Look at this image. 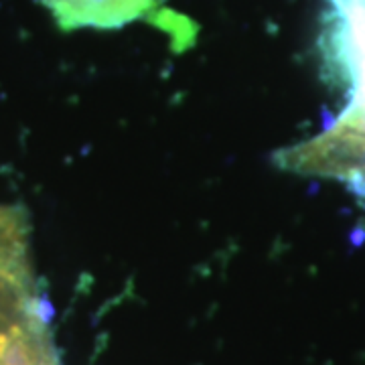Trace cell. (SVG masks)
I'll list each match as a JSON object with an SVG mask.
<instances>
[{"label": "cell", "instance_id": "6da1fadb", "mask_svg": "<svg viewBox=\"0 0 365 365\" xmlns=\"http://www.w3.org/2000/svg\"><path fill=\"white\" fill-rule=\"evenodd\" d=\"M49 325L31 262L29 222L0 223V365L14 357L39 329Z\"/></svg>", "mask_w": 365, "mask_h": 365}, {"label": "cell", "instance_id": "7a4b0ae2", "mask_svg": "<svg viewBox=\"0 0 365 365\" xmlns=\"http://www.w3.org/2000/svg\"><path fill=\"white\" fill-rule=\"evenodd\" d=\"M280 169L345 182L365 197V100L349 102L333 126L274 155Z\"/></svg>", "mask_w": 365, "mask_h": 365}, {"label": "cell", "instance_id": "3957f363", "mask_svg": "<svg viewBox=\"0 0 365 365\" xmlns=\"http://www.w3.org/2000/svg\"><path fill=\"white\" fill-rule=\"evenodd\" d=\"M333 76L349 90V102L365 100V0H331L323 35Z\"/></svg>", "mask_w": 365, "mask_h": 365}, {"label": "cell", "instance_id": "277c9868", "mask_svg": "<svg viewBox=\"0 0 365 365\" xmlns=\"http://www.w3.org/2000/svg\"><path fill=\"white\" fill-rule=\"evenodd\" d=\"M61 31L122 29L155 14L160 0H37Z\"/></svg>", "mask_w": 365, "mask_h": 365}]
</instances>
